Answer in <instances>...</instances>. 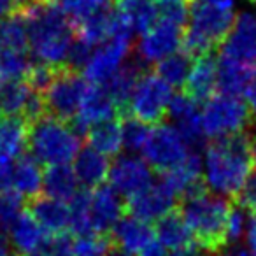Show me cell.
Listing matches in <instances>:
<instances>
[{
  "label": "cell",
  "instance_id": "obj_21",
  "mask_svg": "<svg viewBox=\"0 0 256 256\" xmlns=\"http://www.w3.org/2000/svg\"><path fill=\"white\" fill-rule=\"evenodd\" d=\"M9 248L16 256H32L48 240V234L30 216L28 210H25L9 228Z\"/></svg>",
  "mask_w": 256,
  "mask_h": 256
},
{
  "label": "cell",
  "instance_id": "obj_3",
  "mask_svg": "<svg viewBox=\"0 0 256 256\" xmlns=\"http://www.w3.org/2000/svg\"><path fill=\"white\" fill-rule=\"evenodd\" d=\"M232 204L224 196L202 192L181 200V216L184 218L195 244L204 252H216L228 246V214Z\"/></svg>",
  "mask_w": 256,
  "mask_h": 256
},
{
  "label": "cell",
  "instance_id": "obj_32",
  "mask_svg": "<svg viewBox=\"0 0 256 256\" xmlns=\"http://www.w3.org/2000/svg\"><path fill=\"white\" fill-rule=\"evenodd\" d=\"M118 9L128 20L134 32L144 34L156 23L158 6L154 0H116Z\"/></svg>",
  "mask_w": 256,
  "mask_h": 256
},
{
  "label": "cell",
  "instance_id": "obj_36",
  "mask_svg": "<svg viewBox=\"0 0 256 256\" xmlns=\"http://www.w3.org/2000/svg\"><path fill=\"white\" fill-rule=\"evenodd\" d=\"M0 39L8 51L26 53L28 50V25L23 12L9 16L0 23Z\"/></svg>",
  "mask_w": 256,
  "mask_h": 256
},
{
  "label": "cell",
  "instance_id": "obj_55",
  "mask_svg": "<svg viewBox=\"0 0 256 256\" xmlns=\"http://www.w3.org/2000/svg\"><path fill=\"white\" fill-rule=\"evenodd\" d=\"M251 2H254V4H256V0H251Z\"/></svg>",
  "mask_w": 256,
  "mask_h": 256
},
{
  "label": "cell",
  "instance_id": "obj_7",
  "mask_svg": "<svg viewBox=\"0 0 256 256\" xmlns=\"http://www.w3.org/2000/svg\"><path fill=\"white\" fill-rule=\"evenodd\" d=\"M90 82L84 76L68 67H58L48 88L40 93L44 114L62 121H70L78 114Z\"/></svg>",
  "mask_w": 256,
  "mask_h": 256
},
{
  "label": "cell",
  "instance_id": "obj_6",
  "mask_svg": "<svg viewBox=\"0 0 256 256\" xmlns=\"http://www.w3.org/2000/svg\"><path fill=\"white\" fill-rule=\"evenodd\" d=\"M200 120L206 137L223 139V137L246 134V130L252 123V114L240 96L221 93L207 100L200 112Z\"/></svg>",
  "mask_w": 256,
  "mask_h": 256
},
{
  "label": "cell",
  "instance_id": "obj_9",
  "mask_svg": "<svg viewBox=\"0 0 256 256\" xmlns=\"http://www.w3.org/2000/svg\"><path fill=\"white\" fill-rule=\"evenodd\" d=\"M142 151L144 158H146L144 162L150 165V168L160 172V174H165L181 165L192 153L181 134L170 123L156 124L150 132Z\"/></svg>",
  "mask_w": 256,
  "mask_h": 256
},
{
  "label": "cell",
  "instance_id": "obj_28",
  "mask_svg": "<svg viewBox=\"0 0 256 256\" xmlns=\"http://www.w3.org/2000/svg\"><path fill=\"white\" fill-rule=\"evenodd\" d=\"M84 136L90 144L88 148H92L96 153L104 154L107 158L118 156L121 148H123V140H121V121L118 120V116L92 124L86 130Z\"/></svg>",
  "mask_w": 256,
  "mask_h": 256
},
{
  "label": "cell",
  "instance_id": "obj_42",
  "mask_svg": "<svg viewBox=\"0 0 256 256\" xmlns=\"http://www.w3.org/2000/svg\"><path fill=\"white\" fill-rule=\"evenodd\" d=\"M36 256H74V242L67 234L51 235Z\"/></svg>",
  "mask_w": 256,
  "mask_h": 256
},
{
  "label": "cell",
  "instance_id": "obj_52",
  "mask_svg": "<svg viewBox=\"0 0 256 256\" xmlns=\"http://www.w3.org/2000/svg\"><path fill=\"white\" fill-rule=\"evenodd\" d=\"M0 256H11V248L4 242V238H0Z\"/></svg>",
  "mask_w": 256,
  "mask_h": 256
},
{
  "label": "cell",
  "instance_id": "obj_5",
  "mask_svg": "<svg viewBox=\"0 0 256 256\" xmlns=\"http://www.w3.org/2000/svg\"><path fill=\"white\" fill-rule=\"evenodd\" d=\"M79 144L81 139L68 121L44 114L28 123V150L39 164H68L78 154Z\"/></svg>",
  "mask_w": 256,
  "mask_h": 256
},
{
  "label": "cell",
  "instance_id": "obj_45",
  "mask_svg": "<svg viewBox=\"0 0 256 256\" xmlns=\"http://www.w3.org/2000/svg\"><path fill=\"white\" fill-rule=\"evenodd\" d=\"M23 8H25V0H0V22L16 12H22Z\"/></svg>",
  "mask_w": 256,
  "mask_h": 256
},
{
  "label": "cell",
  "instance_id": "obj_33",
  "mask_svg": "<svg viewBox=\"0 0 256 256\" xmlns=\"http://www.w3.org/2000/svg\"><path fill=\"white\" fill-rule=\"evenodd\" d=\"M34 93L26 81H4L0 84V112L22 118Z\"/></svg>",
  "mask_w": 256,
  "mask_h": 256
},
{
  "label": "cell",
  "instance_id": "obj_15",
  "mask_svg": "<svg viewBox=\"0 0 256 256\" xmlns=\"http://www.w3.org/2000/svg\"><path fill=\"white\" fill-rule=\"evenodd\" d=\"M167 116L172 120L170 124H174L176 130L181 134L184 139L186 146L190 148L192 153L195 150L204 146L206 142V134L202 130V120H200V109L198 104L192 100L184 93L172 95V100L168 104Z\"/></svg>",
  "mask_w": 256,
  "mask_h": 256
},
{
  "label": "cell",
  "instance_id": "obj_26",
  "mask_svg": "<svg viewBox=\"0 0 256 256\" xmlns=\"http://www.w3.org/2000/svg\"><path fill=\"white\" fill-rule=\"evenodd\" d=\"M28 148V123L20 116L0 120V160H18Z\"/></svg>",
  "mask_w": 256,
  "mask_h": 256
},
{
  "label": "cell",
  "instance_id": "obj_50",
  "mask_svg": "<svg viewBox=\"0 0 256 256\" xmlns=\"http://www.w3.org/2000/svg\"><path fill=\"white\" fill-rule=\"evenodd\" d=\"M198 2H204V4L214 6V8L220 9H232L235 4V0H198Z\"/></svg>",
  "mask_w": 256,
  "mask_h": 256
},
{
  "label": "cell",
  "instance_id": "obj_1",
  "mask_svg": "<svg viewBox=\"0 0 256 256\" xmlns=\"http://www.w3.org/2000/svg\"><path fill=\"white\" fill-rule=\"evenodd\" d=\"M251 172L252 150L248 134L214 139L206 148L202 164L204 184L214 195L235 198Z\"/></svg>",
  "mask_w": 256,
  "mask_h": 256
},
{
  "label": "cell",
  "instance_id": "obj_38",
  "mask_svg": "<svg viewBox=\"0 0 256 256\" xmlns=\"http://www.w3.org/2000/svg\"><path fill=\"white\" fill-rule=\"evenodd\" d=\"M120 121H121V140H123V148H126L128 151L142 150L151 132L150 124L136 120L130 114H123Z\"/></svg>",
  "mask_w": 256,
  "mask_h": 256
},
{
  "label": "cell",
  "instance_id": "obj_17",
  "mask_svg": "<svg viewBox=\"0 0 256 256\" xmlns=\"http://www.w3.org/2000/svg\"><path fill=\"white\" fill-rule=\"evenodd\" d=\"M116 116H120V112H118L110 96L106 93V90L102 86H90L84 98H82L78 114L68 123H70L72 130L81 139L92 124L104 120H110V118Z\"/></svg>",
  "mask_w": 256,
  "mask_h": 256
},
{
  "label": "cell",
  "instance_id": "obj_40",
  "mask_svg": "<svg viewBox=\"0 0 256 256\" xmlns=\"http://www.w3.org/2000/svg\"><path fill=\"white\" fill-rule=\"evenodd\" d=\"M23 212V196L14 190L0 192V234L8 232Z\"/></svg>",
  "mask_w": 256,
  "mask_h": 256
},
{
  "label": "cell",
  "instance_id": "obj_22",
  "mask_svg": "<svg viewBox=\"0 0 256 256\" xmlns=\"http://www.w3.org/2000/svg\"><path fill=\"white\" fill-rule=\"evenodd\" d=\"M28 214L48 235H60L68 230V206L65 202L37 195L28 200Z\"/></svg>",
  "mask_w": 256,
  "mask_h": 256
},
{
  "label": "cell",
  "instance_id": "obj_20",
  "mask_svg": "<svg viewBox=\"0 0 256 256\" xmlns=\"http://www.w3.org/2000/svg\"><path fill=\"white\" fill-rule=\"evenodd\" d=\"M110 238L118 248L124 249L134 256H139L154 240V230L150 226V223L124 214L112 228Z\"/></svg>",
  "mask_w": 256,
  "mask_h": 256
},
{
  "label": "cell",
  "instance_id": "obj_29",
  "mask_svg": "<svg viewBox=\"0 0 256 256\" xmlns=\"http://www.w3.org/2000/svg\"><path fill=\"white\" fill-rule=\"evenodd\" d=\"M42 174L40 164L32 156L18 158L16 164H12V179L11 190H14L23 198L30 200L39 195L42 188Z\"/></svg>",
  "mask_w": 256,
  "mask_h": 256
},
{
  "label": "cell",
  "instance_id": "obj_18",
  "mask_svg": "<svg viewBox=\"0 0 256 256\" xmlns=\"http://www.w3.org/2000/svg\"><path fill=\"white\" fill-rule=\"evenodd\" d=\"M184 95L192 100L207 102L218 88V60L214 53H207L202 56H196L193 60L192 70L184 82Z\"/></svg>",
  "mask_w": 256,
  "mask_h": 256
},
{
  "label": "cell",
  "instance_id": "obj_30",
  "mask_svg": "<svg viewBox=\"0 0 256 256\" xmlns=\"http://www.w3.org/2000/svg\"><path fill=\"white\" fill-rule=\"evenodd\" d=\"M78 179L67 164L64 165H48L42 174V188L46 196L60 202H70L78 193Z\"/></svg>",
  "mask_w": 256,
  "mask_h": 256
},
{
  "label": "cell",
  "instance_id": "obj_35",
  "mask_svg": "<svg viewBox=\"0 0 256 256\" xmlns=\"http://www.w3.org/2000/svg\"><path fill=\"white\" fill-rule=\"evenodd\" d=\"M67 16L72 25H79L84 20L112 8L116 0H51Z\"/></svg>",
  "mask_w": 256,
  "mask_h": 256
},
{
  "label": "cell",
  "instance_id": "obj_49",
  "mask_svg": "<svg viewBox=\"0 0 256 256\" xmlns=\"http://www.w3.org/2000/svg\"><path fill=\"white\" fill-rule=\"evenodd\" d=\"M206 252L198 248V246H193L190 249H184V251H170V252H165V256H204Z\"/></svg>",
  "mask_w": 256,
  "mask_h": 256
},
{
  "label": "cell",
  "instance_id": "obj_47",
  "mask_svg": "<svg viewBox=\"0 0 256 256\" xmlns=\"http://www.w3.org/2000/svg\"><path fill=\"white\" fill-rule=\"evenodd\" d=\"M204 256H251L248 252L246 248H240V246H226L223 248L221 251H216V252H206Z\"/></svg>",
  "mask_w": 256,
  "mask_h": 256
},
{
  "label": "cell",
  "instance_id": "obj_25",
  "mask_svg": "<svg viewBox=\"0 0 256 256\" xmlns=\"http://www.w3.org/2000/svg\"><path fill=\"white\" fill-rule=\"evenodd\" d=\"M110 162L107 156L96 153L92 148H82L74 156V174L78 182L86 190H95L104 184L109 176Z\"/></svg>",
  "mask_w": 256,
  "mask_h": 256
},
{
  "label": "cell",
  "instance_id": "obj_39",
  "mask_svg": "<svg viewBox=\"0 0 256 256\" xmlns=\"http://www.w3.org/2000/svg\"><path fill=\"white\" fill-rule=\"evenodd\" d=\"M32 64L26 53L8 51L0 58V79L2 81H25Z\"/></svg>",
  "mask_w": 256,
  "mask_h": 256
},
{
  "label": "cell",
  "instance_id": "obj_27",
  "mask_svg": "<svg viewBox=\"0 0 256 256\" xmlns=\"http://www.w3.org/2000/svg\"><path fill=\"white\" fill-rule=\"evenodd\" d=\"M256 76V68L238 64L230 58L220 56L218 60V88L223 95L240 96L248 92Z\"/></svg>",
  "mask_w": 256,
  "mask_h": 256
},
{
  "label": "cell",
  "instance_id": "obj_54",
  "mask_svg": "<svg viewBox=\"0 0 256 256\" xmlns=\"http://www.w3.org/2000/svg\"><path fill=\"white\" fill-rule=\"evenodd\" d=\"M4 53H6V46H4V42H2V39H0V58H2Z\"/></svg>",
  "mask_w": 256,
  "mask_h": 256
},
{
  "label": "cell",
  "instance_id": "obj_4",
  "mask_svg": "<svg viewBox=\"0 0 256 256\" xmlns=\"http://www.w3.org/2000/svg\"><path fill=\"white\" fill-rule=\"evenodd\" d=\"M234 20L232 9H220L198 0H190L188 23L184 26L181 48L192 58L212 53L224 42Z\"/></svg>",
  "mask_w": 256,
  "mask_h": 256
},
{
  "label": "cell",
  "instance_id": "obj_23",
  "mask_svg": "<svg viewBox=\"0 0 256 256\" xmlns=\"http://www.w3.org/2000/svg\"><path fill=\"white\" fill-rule=\"evenodd\" d=\"M154 238L164 249L168 251H184L195 246L193 235L186 224L184 218L178 209L170 210L164 218L156 221L154 226Z\"/></svg>",
  "mask_w": 256,
  "mask_h": 256
},
{
  "label": "cell",
  "instance_id": "obj_46",
  "mask_svg": "<svg viewBox=\"0 0 256 256\" xmlns=\"http://www.w3.org/2000/svg\"><path fill=\"white\" fill-rule=\"evenodd\" d=\"M246 242H248V252L251 256H256V212L251 214L246 224Z\"/></svg>",
  "mask_w": 256,
  "mask_h": 256
},
{
  "label": "cell",
  "instance_id": "obj_51",
  "mask_svg": "<svg viewBox=\"0 0 256 256\" xmlns=\"http://www.w3.org/2000/svg\"><path fill=\"white\" fill-rule=\"evenodd\" d=\"M107 256H134V254H130V252L124 251V249L118 248V246L112 242V248H110V251L107 252Z\"/></svg>",
  "mask_w": 256,
  "mask_h": 256
},
{
  "label": "cell",
  "instance_id": "obj_24",
  "mask_svg": "<svg viewBox=\"0 0 256 256\" xmlns=\"http://www.w3.org/2000/svg\"><path fill=\"white\" fill-rule=\"evenodd\" d=\"M142 74H144L142 62L132 60L128 62V64H124L106 84H102V88L106 90V93L110 96V100L116 106L120 116H123L126 112V106L130 102L134 88H136L137 81H139Z\"/></svg>",
  "mask_w": 256,
  "mask_h": 256
},
{
  "label": "cell",
  "instance_id": "obj_12",
  "mask_svg": "<svg viewBox=\"0 0 256 256\" xmlns=\"http://www.w3.org/2000/svg\"><path fill=\"white\" fill-rule=\"evenodd\" d=\"M107 179L110 182V188L120 196H126L128 200L151 184L153 174L150 165L142 158L126 154V156H118L110 164Z\"/></svg>",
  "mask_w": 256,
  "mask_h": 256
},
{
  "label": "cell",
  "instance_id": "obj_53",
  "mask_svg": "<svg viewBox=\"0 0 256 256\" xmlns=\"http://www.w3.org/2000/svg\"><path fill=\"white\" fill-rule=\"evenodd\" d=\"M251 150H252V164H256V136L251 139Z\"/></svg>",
  "mask_w": 256,
  "mask_h": 256
},
{
  "label": "cell",
  "instance_id": "obj_57",
  "mask_svg": "<svg viewBox=\"0 0 256 256\" xmlns=\"http://www.w3.org/2000/svg\"><path fill=\"white\" fill-rule=\"evenodd\" d=\"M0 114H2V112H0Z\"/></svg>",
  "mask_w": 256,
  "mask_h": 256
},
{
  "label": "cell",
  "instance_id": "obj_43",
  "mask_svg": "<svg viewBox=\"0 0 256 256\" xmlns=\"http://www.w3.org/2000/svg\"><path fill=\"white\" fill-rule=\"evenodd\" d=\"M246 214L244 209H240L238 206H232L230 207V214H228V246H234L235 242H238V238L244 235L246 232Z\"/></svg>",
  "mask_w": 256,
  "mask_h": 256
},
{
  "label": "cell",
  "instance_id": "obj_2",
  "mask_svg": "<svg viewBox=\"0 0 256 256\" xmlns=\"http://www.w3.org/2000/svg\"><path fill=\"white\" fill-rule=\"evenodd\" d=\"M28 25V50L39 64L65 67L76 40V26L51 0H36L23 11Z\"/></svg>",
  "mask_w": 256,
  "mask_h": 256
},
{
  "label": "cell",
  "instance_id": "obj_34",
  "mask_svg": "<svg viewBox=\"0 0 256 256\" xmlns=\"http://www.w3.org/2000/svg\"><path fill=\"white\" fill-rule=\"evenodd\" d=\"M193 60L195 58H192L188 53L178 51V53L158 62L154 74L164 82H167L170 88H182L190 76V70H192Z\"/></svg>",
  "mask_w": 256,
  "mask_h": 256
},
{
  "label": "cell",
  "instance_id": "obj_11",
  "mask_svg": "<svg viewBox=\"0 0 256 256\" xmlns=\"http://www.w3.org/2000/svg\"><path fill=\"white\" fill-rule=\"evenodd\" d=\"M132 53V40L128 39H109L92 51L82 76L88 82L102 86L124 65V60Z\"/></svg>",
  "mask_w": 256,
  "mask_h": 256
},
{
  "label": "cell",
  "instance_id": "obj_48",
  "mask_svg": "<svg viewBox=\"0 0 256 256\" xmlns=\"http://www.w3.org/2000/svg\"><path fill=\"white\" fill-rule=\"evenodd\" d=\"M244 95H246V98H248V102L246 104H248L252 118H256V76H254V79H252V82L249 84L248 92H246Z\"/></svg>",
  "mask_w": 256,
  "mask_h": 256
},
{
  "label": "cell",
  "instance_id": "obj_41",
  "mask_svg": "<svg viewBox=\"0 0 256 256\" xmlns=\"http://www.w3.org/2000/svg\"><path fill=\"white\" fill-rule=\"evenodd\" d=\"M110 248H112L110 235H81L74 242V256H107Z\"/></svg>",
  "mask_w": 256,
  "mask_h": 256
},
{
  "label": "cell",
  "instance_id": "obj_56",
  "mask_svg": "<svg viewBox=\"0 0 256 256\" xmlns=\"http://www.w3.org/2000/svg\"><path fill=\"white\" fill-rule=\"evenodd\" d=\"M34 2H36V0H34Z\"/></svg>",
  "mask_w": 256,
  "mask_h": 256
},
{
  "label": "cell",
  "instance_id": "obj_37",
  "mask_svg": "<svg viewBox=\"0 0 256 256\" xmlns=\"http://www.w3.org/2000/svg\"><path fill=\"white\" fill-rule=\"evenodd\" d=\"M68 228L74 234L88 235L92 234V224H90V193L78 192L68 206Z\"/></svg>",
  "mask_w": 256,
  "mask_h": 256
},
{
  "label": "cell",
  "instance_id": "obj_10",
  "mask_svg": "<svg viewBox=\"0 0 256 256\" xmlns=\"http://www.w3.org/2000/svg\"><path fill=\"white\" fill-rule=\"evenodd\" d=\"M184 26L176 25L168 20L158 18L151 28L140 34L137 54L142 64H158L164 58L178 53L182 46Z\"/></svg>",
  "mask_w": 256,
  "mask_h": 256
},
{
  "label": "cell",
  "instance_id": "obj_13",
  "mask_svg": "<svg viewBox=\"0 0 256 256\" xmlns=\"http://www.w3.org/2000/svg\"><path fill=\"white\" fill-rule=\"evenodd\" d=\"M128 216H134L137 220L150 223V221H158L174 210L178 207V196L167 186V182H151L146 190L134 195L124 202Z\"/></svg>",
  "mask_w": 256,
  "mask_h": 256
},
{
  "label": "cell",
  "instance_id": "obj_19",
  "mask_svg": "<svg viewBox=\"0 0 256 256\" xmlns=\"http://www.w3.org/2000/svg\"><path fill=\"white\" fill-rule=\"evenodd\" d=\"M164 181L181 200L206 192L202 176V160L196 153H190L188 158L172 170L165 172Z\"/></svg>",
  "mask_w": 256,
  "mask_h": 256
},
{
  "label": "cell",
  "instance_id": "obj_8",
  "mask_svg": "<svg viewBox=\"0 0 256 256\" xmlns=\"http://www.w3.org/2000/svg\"><path fill=\"white\" fill-rule=\"evenodd\" d=\"M172 100V88L154 72H144L137 81L126 112L146 124H160L167 118L168 104Z\"/></svg>",
  "mask_w": 256,
  "mask_h": 256
},
{
  "label": "cell",
  "instance_id": "obj_14",
  "mask_svg": "<svg viewBox=\"0 0 256 256\" xmlns=\"http://www.w3.org/2000/svg\"><path fill=\"white\" fill-rule=\"evenodd\" d=\"M221 46V56L256 68V14L242 11Z\"/></svg>",
  "mask_w": 256,
  "mask_h": 256
},
{
  "label": "cell",
  "instance_id": "obj_31",
  "mask_svg": "<svg viewBox=\"0 0 256 256\" xmlns=\"http://www.w3.org/2000/svg\"><path fill=\"white\" fill-rule=\"evenodd\" d=\"M114 18H116V9H107L92 18L84 20L79 25H76V37L82 40L84 44L92 46H100L112 39L114 34Z\"/></svg>",
  "mask_w": 256,
  "mask_h": 256
},
{
  "label": "cell",
  "instance_id": "obj_44",
  "mask_svg": "<svg viewBox=\"0 0 256 256\" xmlns=\"http://www.w3.org/2000/svg\"><path fill=\"white\" fill-rule=\"evenodd\" d=\"M234 200L240 209L251 210V214L256 212V172L249 174V178L246 179L240 192L237 193V196Z\"/></svg>",
  "mask_w": 256,
  "mask_h": 256
},
{
  "label": "cell",
  "instance_id": "obj_16",
  "mask_svg": "<svg viewBox=\"0 0 256 256\" xmlns=\"http://www.w3.org/2000/svg\"><path fill=\"white\" fill-rule=\"evenodd\" d=\"M126 214L124 200L110 186H98L90 193V224L92 234L110 235L118 221Z\"/></svg>",
  "mask_w": 256,
  "mask_h": 256
}]
</instances>
